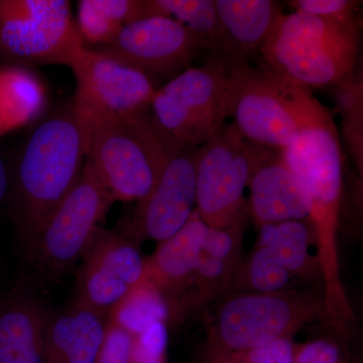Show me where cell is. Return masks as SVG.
Here are the masks:
<instances>
[{"label":"cell","instance_id":"3957f363","mask_svg":"<svg viewBox=\"0 0 363 363\" xmlns=\"http://www.w3.org/2000/svg\"><path fill=\"white\" fill-rule=\"evenodd\" d=\"M362 23H335L293 11L281 13L262 48L264 67L309 91L353 78Z\"/></svg>","mask_w":363,"mask_h":363},{"label":"cell","instance_id":"f1b7e54d","mask_svg":"<svg viewBox=\"0 0 363 363\" xmlns=\"http://www.w3.org/2000/svg\"><path fill=\"white\" fill-rule=\"evenodd\" d=\"M295 363H340L337 346L325 340L306 344L295 354Z\"/></svg>","mask_w":363,"mask_h":363},{"label":"cell","instance_id":"9c48e42d","mask_svg":"<svg viewBox=\"0 0 363 363\" xmlns=\"http://www.w3.org/2000/svg\"><path fill=\"white\" fill-rule=\"evenodd\" d=\"M250 171V143L233 123L196 150V211L208 226L225 229L240 221Z\"/></svg>","mask_w":363,"mask_h":363},{"label":"cell","instance_id":"6da1fadb","mask_svg":"<svg viewBox=\"0 0 363 363\" xmlns=\"http://www.w3.org/2000/svg\"><path fill=\"white\" fill-rule=\"evenodd\" d=\"M86 161L73 104L33 131L11 164L6 212L25 252L52 212L77 183Z\"/></svg>","mask_w":363,"mask_h":363},{"label":"cell","instance_id":"52a82bcc","mask_svg":"<svg viewBox=\"0 0 363 363\" xmlns=\"http://www.w3.org/2000/svg\"><path fill=\"white\" fill-rule=\"evenodd\" d=\"M228 63L213 55L157 88L150 117L157 130L182 149L201 147L227 118Z\"/></svg>","mask_w":363,"mask_h":363},{"label":"cell","instance_id":"7402d4cb","mask_svg":"<svg viewBox=\"0 0 363 363\" xmlns=\"http://www.w3.org/2000/svg\"><path fill=\"white\" fill-rule=\"evenodd\" d=\"M169 16L187 26L205 51L220 55L222 33L215 0H159Z\"/></svg>","mask_w":363,"mask_h":363},{"label":"cell","instance_id":"ffe728a7","mask_svg":"<svg viewBox=\"0 0 363 363\" xmlns=\"http://www.w3.org/2000/svg\"><path fill=\"white\" fill-rule=\"evenodd\" d=\"M167 16L159 0H80L77 28L86 48H97L113 39L133 21Z\"/></svg>","mask_w":363,"mask_h":363},{"label":"cell","instance_id":"4fadbf2b","mask_svg":"<svg viewBox=\"0 0 363 363\" xmlns=\"http://www.w3.org/2000/svg\"><path fill=\"white\" fill-rule=\"evenodd\" d=\"M196 150L172 149L152 192L138 202L135 218L121 233L162 242L187 223L196 204Z\"/></svg>","mask_w":363,"mask_h":363},{"label":"cell","instance_id":"8992f818","mask_svg":"<svg viewBox=\"0 0 363 363\" xmlns=\"http://www.w3.org/2000/svg\"><path fill=\"white\" fill-rule=\"evenodd\" d=\"M114 202L113 196L86 160L76 185L23 252L30 267L26 274L40 290L58 283L75 269Z\"/></svg>","mask_w":363,"mask_h":363},{"label":"cell","instance_id":"5b68a950","mask_svg":"<svg viewBox=\"0 0 363 363\" xmlns=\"http://www.w3.org/2000/svg\"><path fill=\"white\" fill-rule=\"evenodd\" d=\"M284 161L305 189L311 212L309 218L319 242L320 259L329 298H341L336 229L342 194V152L331 114L305 128L290 145L281 150Z\"/></svg>","mask_w":363,"mask_h":363},{"label":"cell","instance_id":"5bb4252c","mask_svg":"<svg viewBox=\"0 0 363 363\" xmlns=\"http://www.w3.org/2000/svg\"><path fill=\"white\" fill-rule=\"evenodd\" d=\"M313 314L304 303L277 293L240 296L222 308L219 337L230 350L247 351L285 338Z\"/></svg>","mask_w":363,"mask_h":363},{"label":"cell","instance_id":"277c9868","mask_svg":"<svg viewBox=\"0 0 363 363\" xmlns=\"http://www.w3.org/2000/svg\"><path fill=\"white\" fill-rule=\"evenodd\" d=\"M329 111L310 91L266 67L228 63L227 117L247 142L283 150Z\"/></svg>","mask_w":363,"mask_h":363},{"label":"cell","instance_id":"484cf974","mask_svg":"<svg viewBox=\"0 0 363 363\" xmlns=\"http://www.w3.org/2000/svg\"><path fill=\"white\" fill-rule=\"evenodd\" d=\"M168 330L164 322L152 325L133 337L130 363H164Z\"/></svg>","mask_w":363,"mask_h":363},{"label":"cell","instance_id":"7c38bea8","mask_svg":"<svg viewBox=\"0 0 363 363\" xmlns=\"http://www.w3.org/2000/svg\"><path fill=\"white\" fill-rule=\"evenodd\" d=\"M75 99L121 121L150 111L156 84L135 69L104 52L83 47L72 61Z\"/></svg>","mask_w":363,"mask_h":363},{"label":"cell","instance_id":"44dd1931","mask_svg":"<svg viewBox=\"0 0 363 363\" xmlns=\"http://www.w3.org/2000/svg\"><path fill=\"white\" fill-rule=\"evenodd\" d=\"M168 314V305L161 291L145 279L112 310L108 321L135 337L152 325L166 321Z\"/></svg>","mask_w":363,"mask_h":363},{"label":"cell","instance_id":"8fae6325","mask_svg":"<svg viewBox=\"0 0 363 363\" xmlns=\"http://www.w3.org/2000/svg\"><path fill=\"white\" fill-rule=\"evenodd\" d=\"M135 69L155 84L186 70L204 48L187 26L173 18L152 16L123 26L113 39L97 48Z\"/></svg>","mask_w":363,"mask_h":363},{"label":"cell","instance_id":"ba28073f","mask_svg":"<svg viewBox=\"0 0 363 363\" xmlns=\"http://www.w3.org/2000/svg\"><path fill=\"white\" fill-rule=\"evenodd\" d=\"M85 47L67 0H0V52L30 64L70 67Z\"/></svg>","mask_w":363,"mask_h":363},{"label":"cell","instance_id":"e0dca14e","mask_svg":"<svg viewBox=\"0 0 363 363\" xmlns=\"http://www.w3.org/2000/svg\"><path fill=\"white\" fill-rule=\"evenodd\" d=\"M222 33L219 56L227 63L248 62L262 52L281 14L272 0H215Z\"/></svg>","mask_w":363,"mask_h":363},{"label":"cell","instance_id":"2e32d148","mask_svg":"<svg viewBox=\"0 0 363 363\" xmlns=\"http://www.w3.org/2000/svg\"><path fill=\"white\" fill-rule=\"evenodd\" d=\"M248 143V142H247ZM250 143V209L260 225L309 218L311 202L281 150Z\"/></svg>","mask_w":363,"mask_h":363},{"label":"cell","instance_id":"1f68e13d","mask_svg":"<svg viewBox=\"0 0 363 363\" xmlns=\"http://www.w3.org/2000/svg\"><path fill=\"white\" fill-rule=\"evenodd\" d=\"M11 168L4 156L0 154V213L6 211L7 198L11 189Z\"/></svg>","mask_w":363,"mask_h":363},{"label":"cell","instance_id":"9a60e30c","mask_svg":"<svg viewBox=\"0 0 363 363\" xmlns=\"http://www.w3.org/2000/svg\"><path fill=\"white\" fill-rule=\"evenodd\" d=\"M40 289L21 274L0 292V363H43L45 328L51 309Z\"/></svg>","mask_w":363,"mask_h":363},{"label":"cell","instance_id":"83f0119b","mask_svg":"<svg viewBox=\"0 0 363 363\" xmlns=\"http://www.w3.org/2000/svg\"><path fill=\"white\" fill-rule=\"evenodd\" d=\"M229 363H295V352L290 339L279 338L259 347L240 351Z\"/></svg>","mask_w":363,"mask_h":363},{"label":"cell","instance_id":"ac0fdd59","mask_svg":"<svg viewBox=\"0 0 363 363\" xmlns=\"http://www.w3.org/2000/svg\"><path fill=\"white\" fill-rule=\"evenodd\" d=\"M108 319L71 304L51 311L43 363H94Z\"/></svg>","mask_w":363,"mask_h":363},{"label":"cell","instance_id":"d6986e66","mask_svg":"<svg viewBox=\"0 0 363 363\" xmlns=\"http://www.w3.org/2000/svg\"><path fill=\"white\" fill-rule=\"evenodd\" d=\"M206 224L194 210L180 230L162 241L147 264V279L162 292V289L180 286L196 272L202 255Z\"/></svg>","mask_w":363,"mask_h":363},{"label":"cell","instance_id":"4316f807","mask_svg":"<svg viewBox=\"0 0 363 363\" xmlns=\"http://www.w3.org/2000/svg\"><path fill=\"white\" fill-rule=\"evenodd\" d=\"M133 336L108 321L94 363H130Z\"/></svg>","mask_w":363,"mask_h":363},{"label":"cell","instance_id":"d4e9b609","mask_svg":"<svg viewBox=\"0 0 363 363\" xmlns=\"http://www.w3.org/2000/svg\"><path fill=\"white\" fill-rule=\"evenodd\" d=\"M360 4L362 2L353 0H293L288 2L294 11L343 25L362 23L359 18Z\"/></svg>","mask_w":363,"mask_h":363},{"label":"cell","instance_id":"7a4b0ae2","mask_svg":"<svg viewBox=\"0 0 363 363\" xmlns=\"http://www.w3.org/2000/svg\"><path fill=\"white\" fill-rule=\"evenodd\" d=\"M86 160L116 201L140 202L152 192L175 147L157 130L149 111L121 121L73 101Z\"/></svg>","mask_w":363,"mask_h":363},{"label":"cell","instance_id":"603a6c76","mask_svg":"<svg viewBox=\"0 0 363 363\" xmlns=\"http://www.w3.org/2000/svg\"><path fill=\"white\" fill-rule=\"evenodd\" d=\"M309 230L301 220L260 225L259 247L271 248L289 272H298L308 257Z\"/></svg>","mask_w":363,"mask_h":363},{"label":"cell","instance_id":"4dcf8cb0","mask_svg":"<svg viewBox=\"0 0 363 363\" xmlns=\"http://www.w3.org/2000/svg\"><path fill=\"white\" fill-rule=\"evenodd\" d=\"M196 272L207 279L218 278L224 272V260L215 259L202 252Z\"/></svg>","mask_w":363,"mask_h":363},{"label":"cell","instance_id":"f546056e","mask_svg":"<svg viewBox=\"0 0 363 363\" xmlns=\"http://www.w3.org/2000/svg\"><path fill=\"white\" fill-rule=\"evenodd\" d=\"M227 229L228 228L206 226L202 247V252L204 255L222 260L230 255L233 247V240Z\"/></svg>","mask_w":363,"mask_h":363},{"label":"cell","instance_id":"cb8c5ba5","mask_svg":"<svg viewBox=\"0 0 363 363\" xmlns=\"http://www.w3.org/2000/svg\"><path fill=\"white\" fill-rule=\"evenodd\" d=\"M290 272L279 262L271 248L259 247L252 255L250 281L262 294L278 293L288 284Z\"/></svg>","mask_w":363,"mask_h":363},{"label":"cell","instance_id":"30bf717a","mask_svg":"<svg viewBox=\"0 0 363 363\" xmlns=\"http://www.w3.org/2000/svg\"><path fill=\"white\" fill-rule=\"evenodd\" d=\"M147 279V264L133 238L100 228L77 271L72 304L109 314L133 289Z\"/></svg>","mask_w":363,"mask_h":363}]
</instances>
